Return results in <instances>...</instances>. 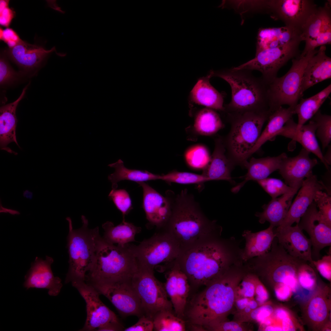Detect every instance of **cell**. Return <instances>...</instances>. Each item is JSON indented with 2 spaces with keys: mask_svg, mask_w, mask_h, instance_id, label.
Instances as JSON below:
<instances>
[{
  "mask_svg": "<svg viewBox=\"0 0 331 331\" xmlns=\"http://www.w3.org/2000/svg\"><path fill=\"white\" fill-rule=\"evenodd\" d=\"M263 189L274 199L287 193L294 188H292L280 179L266 178L257 181Z\"/></svg>",
  "mask_w": 331,
  "mask_h": 331,
  "instance_id": "obj_45",
  "label": "cell"
},
{
  "mask_svg": "<svg viewBox=\"0 0 331 331\" xmlns=\"http://www.w3.org/2000/svg\"><path fill=\"white\" fill-rule=\"evenodd\" d=\"M232 239L227 244L212 242L192 249L181 261L177 260L190 285L206 286L228 270L230 264L240 258L241 249Z\"/></svg>",
  "mask_w": 331,
  "mask_h": 331,
  "instance_id": "obj_2",
  "label": "cell"
},
{
  "mask_svg": "<svg viewBox=\"0 0 331 331\" xmlns=\"http://www.w3.org/2000/svg\"><path fill=\"white\" fill-rule=\"evenodd\" d=\"M154 329V324L151 318L143 315L139 318L138 321L134 325L124 329V331H152Z\"/></svg>",
  "mask_w": 331,
  "mask_h": 331,
  "instance_id": "obj_54",
  "label": "cell"
},
{
  "mask_svg": "<svg viewBox=\"0 0 331 331\" xmlns=\"http://www.w3.org/2000/svg\"><path fill=\"white\" fill-rule=\"evenodd\" d=\"M55 51L53 47L47 50L42 46L22 40L17 45L6 51L10 58L21 67L31 70L38 67L49 54Z\"/></svg>",
  "mask_w": 331,
  "mask_h": 331,
  "instance_id": "obj_28",
  "label": "cell"
},
{
  "mask_svg": "<svg viewBox=\"0 0 331 331\" xmlns=\"http://www.w3.org/2000/svg\"><path fill=\"white\" fill-rule=\"evenodd\" d=\"M283 153L275 157H267L256 158L252 157L245 164L244 167L247 170L244 180L231 189L233 192H238L248 181H257L268 177L274 171L279 170L283 159L287 156Z\"/></svg>",
  "mask_w": 331,
  "mask_h": 331,
  "instance_id": "obj_31",
  "label": "cell"
},
{
  "mask_svg": "<svg viewBox=\"0 0 331 331\" xmlns=\"http://www.w3.org/2000/svg\"><path fill=\"white\" fill-rule=\"evenodd\" d=\"M310 153L303 148L297 156H287L283 159L279 173L287 185L293 188H300L304 179L313 173L312 169L318 161L310 157Z\"/></svg>",
  "mask_w": 331,
  "mask_h": 331,
  "instance_id": "obj_23",
  "label": "cell"
},
{
  "mask_svg": "<svg viewBox=\"0 0 331 331\" xmlns=\"http://www.w3.org/2000/svg\"><path fill=\"white\" fill-rule=\"evenodd\" d=\"M331 92L330 84L315 95L308 98H301L300 102L294 108V114H297L298 117L297 128L304 124L314 116Z\"/></svg>",
  "mask_w": 331,
  "mask_h": 331,
  "instance_id": "obj_37",
  "label": "cell"
},
{
  "mask_svg": "<svg viewBox=\"0 0 331 331\" xmlns=\"http://www.w3.org/2000/svg\"><path fill=\"white\" fill-rule=\"evenodd\" d=\"M108 197L112 201L116 208L121 212L123 221H125V215L133 208L131 200L128 192L124 189H112L108 195Z\"/></svg>",
  "mask_w": 331,
  "mask_h": 331,
  "instance_id": "obj_46",
  "label": "cell"
},
{
  "mask_svg": "<svg viewBox=\"0 0 331 331\" xmlns=\"http://www.w3.org/2000/svg\"><path fill=\"white\" fill-rule=\"evenodd\" d=\"M325 45L321 46L309 60L302 78L301 94L314 85L331 77V58L326 54Z\"/></svg>",
  "mask_w": 331,
  "mask_h": 331,
  "instance_id": "obj_27",
  "label": "cell"
},
{
  "mask_svg": "<svg viewBox=\"0 0 331 331\" xmlns=\"http://www.w3.org/2000/svg\"><path fill=\"white\" fill-rule=\"evenodd\" d=\"M251 71L233 68L213 70V77L222 78L230 87L231 101L224 105V111L227 114L272 112L270 109L268 83L261 77L254 76Z\"/></svg>",
  "mask_w": 331,
  "mask_h": 331,
  "instance_id": "obj_3",
  "label": "cell"
},
{
  "mask_svg": "<svg viewBox=\"0 0 331 331\" xmlns=\"http://www.w3.org/2000/svg\"><path fill=\"white\" fill-rule=\"evenodd\" d=\"M247 306L253 310L258 307V304L256 300L252 298L250 299Z\"/></svg>",
  "mask_w": 331,
  "mask_h": 331,
  "instance_id": "obj_60",
  "label": "cell"
},
{
  "mask_svg": "<svg viewBox=\"0 0 331 331\" xmlns=\"http://www.w3.org/2000/svg\"><path fill=\"white\" fill-rule=\"evenodd\" d=\"M292 118L289 120L278 131V135H281L291 139L301 144L303 148L316 156L323 163L328 171L329 166L326 162L322 152L316 138V124L311 119L309 123L299 128Z\"/></svg>",
  "mask_w": 331,
  "mask_h": 331,
  "instance_id": "obj_25",
  "label": "cell"
},
{
  "mask_svg": "<svg viewBox=\"0 0 331 331\" xmlns=\"http://www.w3.org/2000/svg\"><path fill=\"white\" fill-rule=\"evenodd\" d=\"M110 167L114 168V172L108 177L111 182L112 189H116L118 182L127 180L138 183L141 182L160 180V175L156 174L146 170L131 169L126 168L123 162L120 159L116 162L109 164Z\"/></svg>",
  "mask_w": 331,
  "mask_h": 331,
  "instance_id": "obj_38",
  "label": "cell"
},
{
  "mask_svg": "<svg viewBox=\"0 0 331 331\" xmlns=\"http://www.w3.org/2000/svg\"><path fill=\"white\" fill-rule=\"evenodd\" d=\"M53 258L46 256L43 260L36 257L31 264V267L25 276V287L47 289L51 296H56L60 293L63 286L61 279L55 276L51 265L53 262Z\"/></svg>",
  "mask_w": 331,
  "mask_h": 331,
  "instance_id": "obj_21",
  "label": "cell"
},
{
  "mask_svg": "<svg viewBox=\"0 0 331 331\" xmlns=\"http://www.w3.org/2000/svg\"><path fill=\"white\" fill-rule=\"evenodd\" d=\"M331 1L328 0L324 6L318 7L302 28L301 37L305 45L301 55L331 44Z\"/></svg>",
  "mask_w": 331,
  "mask_h": 331,
  "instance_id": "obj_15",
  "label": "cell"
},
{
  "mask_svg": "<svg viewBox=\"0 0 331 331\" xmlns=\"http://www.w3.org/2000/svg\"><path fill=\"white\" fill-rule=\"evenodd\" d=\"M314 201L321 218L327 224L331 226V195L322 191H318Z\"/></svg>",
  "mask_w": 331,
  "mask_h": 331,
  "instance_id": "obj_47",
  "label": "cell"
},
{
  "mask_svg": "<svg viewBox=\"0 0 331 331\" xmlns=\"http://www.w3.org/2000/svg\"><path fill=\"white\" fill-rule=\"evenodd\" d=\"M171 192L172 213L165 227L177 242H189L196 240L203 230L211 228L214 222L208 221L201 213L198 204L186 189L176 196Z\"/></svg>",
  "mask_w": 331,
  "mask_h": 331,
  "instance_id": "obj_8",
  "label": "cell"
},
{
  "mask_svg": "<svg viewBox=\"0 0 331 331\" xmlns=\"http://www.w3.org/2000/svg\"><path fill=\"white\" fill-rule=\"evenodd\" d=\"M257 277L255 275L248 274L244 277L242 282L240 288H238L237 294L239 297L249 299L253 298L255 295L256 282Z\"/></svg>",
  "mask_w": 331,
  "mask_h": 331,
  "instance_id": "obj_48",
  "label": "cell"
},
{
  "mask_svg": "<svg viewBox=\"0 0 331 331\" xmlns=\"http://www.w3.org/2000/svg\"><path fill=\"white\" fill-rule=\"evenodd\" d=\"M299 45L296 44L256 51L253 59L233 68L259 71L262 74L261 77L268 83L277 77L279 70L289 60L300 54Z\"/></svg>",
  "mask_w": 331,
  "mask_h": 331,
  "instance_id": "obj_12",
  "label": "cell"
},
{
  "mask_svg": "<svg viewBox=\"0 0 331 331\" xmlns=\"http://www.w3.org/2000/svg\"><path fill=\"white\" fill-rule=\"evenodd\" d=\"M89 284L100 294L108 299L122 316L134 315L139 318L144 315L140 300L131 281Z\"/></svg>",
  "mask_w": 331,
  "mask_h": 331,
  "instance_id": "obj_16",
  "label": "cell"
},
{
  "mask_svg": "<svg viewBox=\"0 0 331 331\" xmlns=\"http://www.w3.org/2000/svg\"><path fill=\"white\" fill-rule=\"evenodd\" d=\"M9 3L8 0H0V23L6 27L10 25L15 14L14 11L9 7Z\"/></svg>",
  "mask_w": 331,
  "mask_h": 331,
  "instance_id": "obj_53",
  "label": "cell"
},
{
  "mask_svg": "<svg viewBox=\"0 0 331 331\" xmlns=\"http://www.w3.org/2000/svg\"><path fill=\"white\" fill-rule=\"evenodd\" d=\"M318 7L311 0H266L265 12L285 26L300 30Z\"/></svg>",
  "mask_w": 331,
  "mask_h": 331,
  "instance_id": "obj_14",
  "label": "cell"
},
{
  "mask_svg": "<svg viewBox=\"0 0 331 331\" xmlns=\"http://www.w3.org/2000/svg\"><path fill=\"white\" fill-rule=\"evenodd\" d=\"M318 50L311 51L304 55L300 54L292 59V65L284 75L276 77L268 83L270 109L273 112L287 105L294 108L302 96L301 86L303 73L310 59Z\"/></svg>",
  "mask_w": 331,
  "mask_h": 331,
  "instance_id": "obj_9",
  "label": "cell"
},
{
  "mask_svg": "<svg viewBox=\"0 0 331 331\" xmlns=\"http://www.w3.org/2000/svg\"><path fill=\"white\" fill-rule=\"evenodd\" d=\"M257 278L256 284L255 295L258 304L261 305L266 302L269 298V295L266 289Z\"/></svg>",
  "mask_w": 331,
  "mask_h": 331,
  "instance_id": "obj_56",
  "label": "cell"
},
{
  "mask_svg": "<svg viewBox=\"0 0 331 331\" xmlns=\"http://www.w3.org/2000/svg\"><path fill=\"white\" fill-rule=\"evenodd\" d=\"M331 291L328 285L318 286L304 304L302 318L310 329L321 331L325 324L331 320Z\"/></svg>",
  "mask_w": 331,
  "mask_h": 331,
  "instance_id": "obj_17",
  "label": "cell"
},
{
  "mask_svg": "<svg viewBox=\"0 0 331 331\" xmlns=\"http://www.w3.org/2000/svg\"><path fill=\"white\" fill-rule=\"evenodd\" d=\"M302 33L300 30L286 26L260 28L257 34L256 51L300 44L302 41Z\"/></svg>",
  "mask_w": 331,
  "mask_h": 331,
  "instance_id": "obj_26",
  "label": "cell"
},
{
  "mask_svg": "<svg viewBox=\"0 0 331 331\" xmlns=\"http://www.w3.org/2000/svg\"><path fill=\"white\" fill-rule=\"evenodd\" d=\"M28 86L24 88L21 94L16 100L0 107V149L10 153H14V152L7 147L8 144L13 142L19 146L16 135L17 124L16 111L18 105L25 93Z\"/></svg>",
  "mask_w": 331,
  "mask_h": 331,
  "instance_id": "obj_33",
  "label": "cell"
},
{
  "mask_svg": "<svg viewBox=\"0 0 331 331\" xmlns=\"http://www.w3.org/2000/svg\"><path fill=\"white\" fill-rule=\"evenodd\" d=\"M270 112L227 114L230 131L224 141L227 155L235 165L244 166L261 133Z\"/></svg>",
  "mask_w": 331,
  "mask_h": 331,
  "instance_id": "obj_6",
  "label": "cell"
},
{
  "mask_svg": "<svg viewBox=\"0 0 331 331\" xmlns=\"http://www.w3.org/2000/svg\"><path fill=\"white\" fill-rule=\"evenodd\" d=\"M300 188L296 187L279 198L272 199L262 206L263 211L257 212L256 216L261 224L268 221L273 227L280 226L285 218L291 204L293 198Z\"/></svg>",
  "mask_w": 331,
  "mask_h": 331,
  "instance_id": "obj_34",
  "label": "cell"
},
{
  "mask_svg": "<svg viewBox=\"0 0 331 331\" xmlns=\"http://www.w3.org/2000/svg\"><path fill=\"white\" fill-rule=\"evenodd\" d=\"M17 73L11 67L4 55L0 59V83L3 85L12 82L17 78Z\"/></svg>",
  "mask_w": 331,
  "mask_h": 331,
  "instance_id": "obj_50",
  "label": "cell"
},
{
  "mask_svg": "<svg viewBox=\"0 0 331 331\" xmlns=\"http://www.w3.org/2000/svg\"><path fill=\"white\" fill-rule=\"evenodd\" d=\"M102 227L104 230L102 237L105 241L121 246L135 242V235L141 231V227L125 221L116 226L112 222L107 221L102 224Z\"/></svg>",
  "mask_w": 331,
  "mask_h": 331,
  "instance_id": "obj_35",
  "label": "cell"
},
{
  "mask_svg": "<svg viewBox=\"0 0 331 331\" xmlns=\"http://www.w3.org/2000/svg\"><path fill=\"white\" fill-rule=\"evenodd\" d=\"M294 108L289 107L287 108L280 107L273 112L269 116L268 122L253 148L251 155L258 150L265 143L271 140L277 136L278 131L285 123L292 118L294 114Z\"/></svg>",
  "mask_w": 331,
  "mask_h": 331,
  "instance_id": "obj_36",
  "label": "cell"
},
{
  "mask_svg": "<svg viewBox=\"0 0 331 331\" xmlns=\"http://www.w3.org/2000/svg\"><path fill=\"white\" fill-rule=\"evenodd\" d=\"M33 193L29 190H26L23 193V196L27 199H32L33 197Z\"/></svg>",
  "mask_w": 331,
  "mask_h": 331,
  "instance_id": "obj_62",
  "label": "cell"
},
{
  "mask_svg": "<svg viewBox=\"0 0 331 331\" xmlns=\"http://www.w3.org/2000/svg\"><path fill=\"white\" fill-rule=\"evenodd\" d=\"M231 270L206 286L191 299L185 315L191 325L208 331L226 321L235 303L238 283L244 276L241 272Z\"/></svg>",
  "mask_w": 331,
  "mask_h": 331,
  "instance_id": "obj_1",
  "label": "cell"
},
{
  "mask_svg": "<svg viewBox=\"0 0 331 331\" xmlns=\"http://www.w3.org/2000/svg\"><path fill=\"white\" fill-rule=\"evenodd\" d=\"M84 299L86 304V318L82 331H95L111 323H120L116 314L101 300L98 291L84 281L71 282Z\"/></svg>",
  "mask_w": 331,
  "mask_h": 331,
  "instance_id": "obj_13",
  "label": "cell"
},
{
  "mask_svg": "<svg viewBox=\"0 0 331 331\" xmlns=\"http://www.w3.org/2000/svg\"><path fill=\"white\" fill-rule=\"evenodd\" d=\"M254 259L258 274L272 287L274 291L285 290L293 294L300 287L298 280L299 270L302 264L306 261L289 254L276 237L270 249Z\"/></svg>",
  "mask_w": 331,
  "mask_h": 331,
  "instance_id": "obj_5",
  "label": "cell"
},
{
  "mask_svg": "<svg viewBox=\"0 0 331 331\" xmlns=\"http://www.w3.org/2000/svg\"><path fill=\"white\" fill-rule=\"evenodd\" d=\"M249 299L248 298L241 297L236 299L235 303L238 310L240 311H242L247 306Z\"/></svg>",
  "mask_w": 331,
  "mask_h": 331,
  "instance_id": "obj_58",
  "label": "cell"
},
{
  "mask_svg": "<svg viewBox=\"0 0 331 331\" xmlns=\"http://www.w3.org/2000/svg\"><path fill=\"white\" fill-rule=\"evenodd\" d=\"M312 264L317 271L324 278L329 282L331 280V250L329 253L317 261L313 260Z\"/></svg>",
  "mask_w": 331,
  "mask_h": 331,
  "instance_id": "obj_49",
  "label": "cell"
},
{
  "mask_svg": "<svg viewBox=\"0 0 331 331\" xmlns=\"http://www.w3.org/2000/svg\"><path fill=\"white\" fill-rule=\"evenodd\" d=\"M69 233L67 247L69 255V267L65 280V283L75 281H85L87 273L94 261L99 241L101 237L99 228L88 227V221L82 215V225L74 229L71 219L67 217Z\"/></svg>",
  "mask_w": 331,
  "mask_h": 331,
  "instance_id": "obj_7",
  "label": "cell"
},
{
  "mask_svg": "<svg viewBox=\"0 0 331 331\" xmlns=\"http://www.w3.org/2000/svg\"><path fill=\"white\" fill-rule=\"evenodd\" d=\"M0 39L7 44L9 48L14 47L22 40L17 33L9 28H0Z\"/></svg>",
  "mask_w": 331,
  "mask_h": 331,
  "instance_id": "obj_52",
  "label": "cell"
},
{
  "mask_svg": "<svg viewBox=\"0 0 331 331\" xmlns=\"http://www.w3.org/2000/svg\"><path fill=\"white\" fill-rule=\"evenodd\" d=\"M160 180L168 183L181 184H199L210 181L205 176L188 172L173 171L160 175Z\"/></svg>",
  "mask_w": 331,
  "mask_h": 331,
  "instance_id": "obj_43",
  "label": "cell"
},
{
  "mask_svg": "<svg viewBox=\"0 0 331 331\" xmlns=\"http://www.w3.org/2000/svg\"><path fill=\"white\" fill-rule=\"evenodd\" d=\"M275 308L266 302L253 310L248 315L251 319L261 323L272 314Z\"/></svg>",
  "mask_w": 331,
  "mask_h": 331,
  "instance_id": "obj_51",
  "label": "cell"
},
{
  "mask_svg": "<svg viewBox=\"0 0 331 331\" xmlns=\"http://www.w3.org/2000/svg\"><path fill=\"white\" fill-rule=\"evenodd\" d=\"M316 269L313 264L305 261L301 265L299 269L298 280L301 288L310 292L317 288V277Z\"/></svg>",
  "mask_w": 331,
  "mask_h": 331,
  "instance_id": "obj_44",
  "label": "cell"
},
{
  "mask_svg": "<svg viewBox=\"0 0 331 331\" xmlns=\"http://www.w3.org/2000/svg\"><path fill=\"white\" fill-rule=\"evenodd\" d=\"M131 284L140 300L144 315L152 319L159 311L173 310L164 284L155 277L154 271L138 268Z\"/></svg>",
  "mask_w": 331,
  "mask_h": 331,
  "instance_id": "obj_11",
  "label": "cell"
},
{
  "mask_svg": "<svg viewBox=\"0 0 331 331\" xmlns=\"http://www.w3.org/2000/svg\"><path fill=\"white\" fill-rule=\"evenodd\" d=\"M153 330L155 331H185L186 322L182 318L178 316L174 311L163 310L153 316Z\"/></svg>",
  "mask_w": 331,
  "mask_h": 331,
  "instance_id": "obj_40",
  "label": "cell"
},
{
  "mask_svg": "<svg viewBox=\"0 0 331 331\" xmlns=\"http://www.w3.org/2000/svg\"><path fill=\"white\" fill-rule=\"evenodd\" d=\"M138 269L131 244L115 245L106 242L101 237L85 282L89 284L131 282Z\"/></svg>",
  "mask_w": 331,
  "mask_h": 331,
  "instance_id": "obj_4",
  "label": "cell"
},
{
  "mask_svg": "<svg viewBox=\"0 0 331 331\" xmlns=\"http://www.w3.org/2000/svg\"><path fill=\"white\" fill-rule=\"evenodd\" d=\"M211 157L204 146L198 145L189 148L186 152L185 158L187 164L196 169H204L209 163Z\"/></svg>",
  "mask_w": 331,
  "mask_h": 331,
  "instance_id": "obj_42",
  "label": "cell"
},
{
  "mask_svg": "<svg viewBox=\"0 0 331 331\" xmlns=\"http://www.w3.org/2000/svg\"><path fill=\"white\" fill-rule=\"evenodd\" d=\"M242 236L245 243L244 248L241 250L240 256L242 261H246L267 253L271 248L276 234L275 228L270 225L267 229L256 233L245 230Z\"/></svg>",
  "mask_w": 331,
  "mask_h": 331,
  "instance_id": "obj_29",
  "label": "cell"
},
{
  "mask_svg": "<svg viewBox=\"0 0 331 331\" xmlns=\"http://www.w3.org/2000/svg\"><path fill=\"white\" fill-rule=\"evenodd\" d=\"M177 242L167 232L156 233L138 245H131L138 268L154 271L159 264L177 259ZM164 264V265H165Z\"/></svg>",
  "mask_w": 331,
  "mask_h": 331,
  "instance_id": "obj_10",
  "label": "cell"
},
{
  "mask_svg": "<svg viewBox=\"0 0 331 331\" xmlns=\"http://www.w3.org/2000/svg\"><path fill=\"white\" fill-rule=\"evenodd\" d=\"M300 188L285 218L279 226H291L295 223L298 224L301 217L314 201L317 192L324 189L328 191L323 182L318 181L313 173L303 180Z\"/></svg>",
  "mask_w": 331,
  "mask_h": 331,
  "instance_id": "obj_22",
  "label": "cell"
},
{
  "mask_svg": "<svg viewBox=\"0 0 331 331\" xmlns=\"http://www.w3.org/2000/svg\"><path fill=\"white\" fill-rule=\"evenodd\" d=\"M212 77L213 70H211L206 76L199 79L190 92V99L207 108L224 111L223 95L211 84L210 79Z\"/></svg>",
  "mask_w": 331,
  "mask_h": 331,
  "instance_id": "obj_32",
  "label": "cell"
},
{
  "mask_svg": "<svg viewBox=\"0 0 331 331\" xmlns=\"http://www.w3.org/2000/svg\"><path fill=\"white\" fill-rule=\"evenodd\" d=\"M244 329L240 323L236 321H227L221 322L210 329L208 331H243Z\"/></svg>",
  "mask_w": 331,
  "mask_h": 331,
  "instance_id": "obj_55",
  "label": "cell"
},
{
  "mask_svg": "<svg viewBox=\"0 0 331 331\" xmlns=\"http://www.w3.org/2000/svg\"><path fill=\"white\" fill-rule=\"evenodd\" d=\"M328 150L325 155H323L324 159L326 163L329 166L331 164V147L330 145H329L328 146Z\"/></svg>",
  "mask_w": 331,
  "mask_h": 331,
  "instance_id": "obj_59",
  "label": "cell"
},
{
  "mask_svg": "<svg viewBox=\"0 0 331 331\" xmlns=\"http://www.w3.org/2000/svg\"><path fill=\"white\" fill-rule=\"evenodd\" d=\"M298 225L308 234L312 244V257L318 259L321 251L331 246V226L323 220L313 201L301 217ZM317 259V260H318Z\"/></svg>",
  "mask_w": 331,
  "mask_h": 331,
  "instance_id": "obj_20",
  "label": "cell"
},
{
  "mask_svg": "<svg viewBox=\"0 0 331 331\" xmlns=\"http://www.w3.org/2000/svg\"><path fill=\"white\" fill-rule=\"evenodd\" d=\"M222 120L215 110L205 108L200 110L195 117L194 127L198 133L211 135L224 127Z\"/></svg>",
  "mask_w": 331,
  "mask_h": 331,
  "instance_id": "obj_39",
  "label": "cell"
},
{
  "mask_svg": "<svg viewBox=\"0 0 331 331\" xmlns=\"http://www.w3.org/2000/svg\"><path fill=\"white\" fill-rule=\"evenodd\" d=\"M162 268L166 271V281L164 284L174 311L178 316L183 318L190 289L188 277L176 260L162 266Z\"/></svg>",
  "mask_w": 331,
  "mask_h": 331,
  "instance_id": "obj_18",
  "label": "cell"
},
{
  "mask_svg": "<svg viewBox=\"0 0 331 331\" xmlns=\"http://www.w3.org/2000/svg\"><path fill=\"white\" fill-rule=\"evenodd\" d=\"M311 119L316 124V135L320 140L324 150L331 141V116L322 114L319 110Z\"/></svg>",
  "mask_w": 331,
  "mask_h": 331,
  "instance_id": "obj_41",
  "label": "cell"
},
{
  "mask_svg": "<svg viewBox=\"0 0 331 331\" xmlns=\"http://www.w3.org/2000/svg\"><path fill=\"white\" fill-rule=\"evenodd\" d=\"M142 187L143 196L142 207L148 221L147 227H165L172 213L169 191L164 196L145 182L137 183Z\"/></svg>",
  "mask_w": 331,
  "mask_h": 331,
  "instance_id": "obj_19",
  "label": "cell"
},
{
  "mask_svg": "<svg viewBox=\"0 0 331 331\" xmlns=\"http://www.w3.org/2000/svg\"><path fill=\"white\" fill-rule=\"evenodd\" d=\"M124 329L120 322L111 323L101 327L97 331H124Z\"/></svg>",
  "mask_w": 331,
  "mask_h": 331,
  "instance_id": "obj_57",
  "label": "cell"
},
{
  "mask_svg": "<svg viewBox=\"0 0 331 331\" xmlns=\"http://www.w3.org/2000/svg\"><path fill=\"white\" fill-rule=\"evenodd\" d=\"M331 320H329L324 325L321 331H330L331 330Z\"/></svg>",
  "mask_w": 331,
  "mask_h": 331,
  "instance_id": "obj_61",
  "label": "cell"
},
{
  "mask_svg": "<svg viewBox=\"0 0 331 331\" xmlns=\"http://www.w3.org/2000/svg\"><path fill=\"white\" fill-rule=\"evenodd\" d=\"M279 243L290 255L312 264V244L298 224L275 229Z\"/></svg>",
  "mask_w": 331,
  "mask_h": 331,
  "instance_id": "obj_24",
  "label": "cell"
},
{
  "mask_svg": "<svg viewBox=\"0 0 331 331\" xmlns=\"http://www.w3.org/2000/svg\"><path fill=\"white\" fill-rule=\"evenodd\" d=\"M235 165L226 154L224 141L216 139L215 149L210 162L202 174L210 180H226L231 183L234 181L231 172Z\"/></svg>",
  "mask_w": 331,
  "mask_h": 331,
  "instance_id": "obj_30",
  "label": "cell"
}]
</instances>
